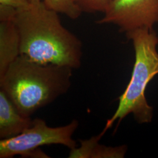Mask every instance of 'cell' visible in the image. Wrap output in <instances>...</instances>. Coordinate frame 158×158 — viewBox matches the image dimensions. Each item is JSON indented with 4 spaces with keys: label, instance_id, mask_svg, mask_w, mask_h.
<instances>
[{
    "label": "cell",
    "instance_id": "cell-11",
    "mask_svg": "<svg viewBox=\"0 0 158 158\" xmlns=\"http://www.w3.org/2000/svg\"><path fill=\"white\" fill-rule=\"evenodd\" d=\"M17 12L14 7L0 4V21H14Z\"/></svg>",
    "mask_w": 158,
    "mask_h": 158
},
{
    "label": "cell",
    "instance_id": "cell-4",
    "mask_svg": "<svg viewBox=\"0 0 158 158\" xmlns=\"http://www.w3.org/2000/svg\"><path fill=\"white\" fill-rule=\"evenodd\" d=\"M79 125V121L74 119L69 124L51 127L44 119H34L32 125L22 134L11 138L1 139L0 158H11L15 155L23 158H50L40 149V147L54 144L72 149L77 147L72 136Z\"/></svg>",
    "mask_w": 158,
    "mask_h": 158
},
{
    "label": "cell",
    "instance_id": "cell-8",
    "mask_svg": "<svg viewBox=\"0 0 158 158\" xmlns=\"http://www.w3.org/2000/svg\"><path fill=\"white\" fill-rule=\"evenodd\" d=\"M102 135L92 136L90 139L79 140L80 146L70 149L69 158H123L127 151L125 145L106 147L99 143Z\"/></svg>",
    "mask_w": 158,
    "mask_h": 158
},
{
    "label": "cell",
    "instance_id": "cell-6",
    "mask_svg": "<svg viewBox=\"0 0 158 158\" xmlns=\"http://www.w3.org/2000/svg\"><path fill=\"white\" fill-rule=\"evenodd\" d=\"M33 123L31 117L19 112L15 106L2 90H0V138L5 139L22 134Z\"/></svg>",
    "mask_w": 158,
    "mask_h": 158
},
{
    "label": "cell",
    "instance_id": "cell-10",
    "mask_svg": "<svg viewBox=\"0 0 158 158\" xmlns=\"http://www.w3.org/2000/svg\"><path fill=\"white\" fill-rule=\"evenodd\" d=\"M113 0H75L82 12H104Z\"/></svg>",
    "mask_w": 158,
    "mask_h": 158
},
{
    "label": "cell",
    "instance_id": "cell-7",
    "mask_svg": "<svg viewBox=\"0 0 158 158\" xmlns=\"http://www.w3.org/2000/svg\"><path fill=\"white\" fill-rule=\"evenodd\" d=\"M21 40L14 21H0V79L21 55Z\"/></svg>",
    "mask_w": 158,
    "mask_h": 158
},
{
    "label": "cell",
    "instance_id": "cell-1",
    "mask_svg": "<svg viewBox=\"0 0 158 158\" xmlns=\"http://www.w3.org/2000/svg\"><path fill=\"white\" fill-rule=\"evenodd\" d=\"M58 14L43 1L17 10L14 22L20 36L21 55L40 63L79 69L82 43L63 25Z\"/></svg>",
    "mask_w": 158,
    "mask_h": 158
},
{
    "label": "cell",
    "instance_id": "cell-12",
    "mask_svg": "<svg viewBox=\"0 0 158 158\" xmlns=\"http://www.w3.org/2000/svg\"><path fill=\"white\" fill-rule=\"evenodd\" d=\"M0 4L11 6L17 10L27 9L31 5L29 0H0Z\"/></svg>",
    "mask_w": 158,
    "mask_h": 158
},
{
    "label": "cell",
    "instance_id": "cell-2",
    "mask_svg": "<svg viewBox=\"0 0 158 158\" xmlns=\"http://www.w3.org/2000/svg\"><path fill=\"white\" fill-rule=\"evenodd\" d=\"M73 70L66 66L36 62L20 55L0 79L1 90L23 115L31 117L68 92Z\"/></svg>",
    "mask_w": 158,
    "mask_h": 158
},
{
    "label": "cell",
    "instance_id": "cell-9",
    "mask_svg": "<svg viewBox=\"0 0 158 158\" xmlns=\"http://www.w3.org/2000/svg\"><path fill=\"white\" fill-rule=\"evenodd\" d=\"M42 1L49 9L63 14L72 19H77L82 12L75 0H42Z\"/></svg>",
    "mask_w": 158,
    "mask_h": 158
},
{
    "label": "cell",
    "instance_id": "cell-3",
    "mask_svg": "<svg viewBox=\"0 0 158 158\" xmlns=\"http://www.w3.org/2000/svg\"><path fill=\"white\" fill-rule=\"evenodd\" d=\"M134 46L135 60L128 85L118 98V106L113 117L107 121L102 131L104 135L116 120L119 123L132 114L139 124L149 123L153 117V108L145 98L147 85L158 74V36L153 29H137L126 33Z\"/></svg>",
    "mask_w": 158,
    "mask_h": 158
},
{
    "label": "cell",
    "instance_id": "cell-5",
    "mask_svg": "<svg viewBox=\"0 0 158 158\" xmlns=\"http://www.w3.org/2000/svg\"><path fill=\"white\" fill-rule=\"evenodd\" d=\"M104 14L97 23L114 24L125 33L153 29L158 23V0H113Z\"/></svg>",
    "mask_w": 158,
    "mask_h": 158
},
{
    "label": "cell",
    "instance_id": "cell-13",
    "mask_svg": "<svg viewBox=\"0 0 158 158\" xmlns=\"http://www.w3.org/2000/svg\"><path fill=\"white\" fill-rule=\"evenodd\" d=\"M29 1L31 5H35V4H39L40 2L42 1V0H29Z\"/></svg>",
    "mask_w": 158,
    "mask_h": 158
}]
</instances>
